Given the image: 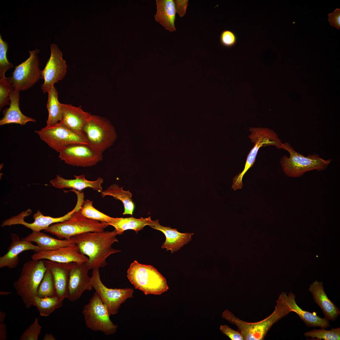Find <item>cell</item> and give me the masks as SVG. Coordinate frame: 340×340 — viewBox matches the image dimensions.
I'll return each mask as SVG.
<instances>
[{"label":"cell","mask_w":340,"mask_h":340,"mask_svg":"<svg viewBox=\"0 0 340 340\" xmlns=\"http://www.w3.org/2000/svg\"><path fill=\"white\" fill-rule=\"evenodd\" d=\"M117 235L115 230L111 231L89 232L73 236L70 239L80 252L88 256L86 265L90 270L105 267L109 256L121 252L112 247L113 243L118 241L116 237Z\"/></svg>","instance_id":"6da1fadb"},{"label":"cell","mask_w":340,"mask_h":340,"mask_svg":"<svg viewBox=\"0 0 340 340\" xmlns=\"http://www.w3.org/2000/svg\"><path fill=\"white\" fill-rule=\"evenodd\" d=\"M286 296V293L282 292L276 301L277 304L273 312L259 321H244L236 317L228 309L223 311L222 317L237 327L238 331L242 335L244 340H263L269 329L275 323L292 312V309L287 303Z\"/></svg>","instance_id":"7a4b0ae2"},{"label":"cell","mask_w":340,"mask_h":340,"mask_svg":"<svg viewBox=\"0 0 340 340\" xmlns=\"http://www.w3.org/2000/svg\"><path fill=\"white\" fill-rule=\"evenodd\" d=\"M127 277L135 289L145 295H160L169 289L166 279L154 267L139 263H132L127 270Z\"/></svg>","instance_id":"3957f363"},{"label":"cell","mask_w":340,"mask_h":340,"mask_svg":"<svg viewBox=\"0 0 340 340\" xmlns=\"http://www.w3.org/2000/svg\"><path fill=\"white\" fill-rule=\"evenodd\" d=\"M47 268L43 260L32 259L24 264L19 278L13 284L26 308L33 306L39 286Z\"/></svg>","instance_id":"277c9868"},{"label":"cell","mask_w":340,"mask_h":340,"mask_svg":"<svg viewBox=\"0 0 340 340\" xmlns=\"http://www.w3.org/2000/svg\"><path fill=\"white\" fill-rule=\"evenodd\" d=\"M282 149L287 151L290 156L288 157L284 155L280 162L285 173L290 177L298 178L314 170L324 171L332 161L330 159L324 160L315 153L305 156L295 150L288 143L283 144Z\"/></svg>","instance_id":"5b68a950"},{"label":"cell","mask_w":340,"mask_h":340,"mask_svg":"<svg viewBox=\"0 0 340 340\" xmlns=\"http://www.w3.org/2000/svg\"><path fill=\"white\" fill-rule=\"evenodd\" d=\"M79 211L74 212L67 220L52 224L43 231L55 235L60 239H70L73 236L87 232L104 231L109 226L107 223L85 217Z\"/></svg>","instance_id":"8992f818"},{"label":"cell","mask_w":340,"mask_h":340,"mask_svg":"<svg viewBox=\"0 0 340 340\" xmlns=\"http://www.w3.org/2000/svg\"><path fill=\"white\" fill-rule=\"evenodd\" d=\"M83 131L88 145L101 154L116 138L114 127L106 118L99 115H92Z\"/></svg>","instance_id":"52a82bcc"},{"label":"cell","mask_w":340,"mask_h":340,"mask_svg":"<svg viewBox=\"0 0 340 340\" xmlns=\"http://www.w3.org/2000/svg\"><path fill=\"white\" fill-rule=\"evenodd\" d=\"M249 130L251 134L248 137L251 142L254 144V145L248 155L244 169L233 179L232 188L234 190L242 188L243 176L254 165L258 150L261 147L273 145L277 149H280L283 145L277 134L271 129L267 128H251Z\"/></svg>","instance_id":"ba28073f"},{"label":"cell","mask_w":340,"mask_h":340,"mask_svg":"<svg viewBox=\"0 0 340 340\" xmlns=\"http://www.w3.org/2000/svg\"><path fill=\"white\" fill-rule=\"evenodd\" d=\"M86 326L92 330L109 335L115 334L118 326L110 320L108 310L95 292L82 311Z\"/></svg>","instance_id":"9c48e42d"},{"label":"cell","mask_w":340,"mask_h":340,"mask_svg":"<svg viewBox=\"0 0 340 340\" xmlns=\"http://www.w3.org/2000/svg\"><path fill=\"white\" fill-rule=\"evenodd\" d=\"M29 58L15 67L12 76L7 78L14 89L20 91L28 90L32 87L41 78V71L39 67L38 54L39 50L36 48L29 51Z\"/></svg>","instance_id":"30bf717a"},{"label":"cell","mask_w":340,"mask_h":340,"mask_svg":"<svg viewBox=\"0 0 340 340\" xmlns=\"http://www.w3.org/2000/svg\"><path fill=\"white\" fill-rule=\"evenodd\" d=\"M35 132L42 140L58 152L71 144L88 145L86 137L76 133L60 122Z\"/></svg>","instance_id":"8fae6325"},{"label":"cell","mask_w":340,"mask_h":340,"mask_svg":"<svg viewBox=\"0 0 340 340\" xmlns=\"http://www.w3.org/2000/svg\"><path fill=\"white\" fill-rule=\"evenodd\" d=\"M91 283L110 315L117 314L121 304L133 297L134 290L131 288L112 289L106 287L101 281L99 269H93Z\"/></svg>","instance_id":"7c38bea8"},{"label":"cell","mask_w":340,"mask_h":340,"mask_svg":"<svg viewBox=\"0 0 340 340\" xmlns=\"http://www.w3.org/2000/svg\"><path fill=\"white\" fill-rule=\"evenodd\" d=\"M77 197V202L74 208L63 216L53 218L49 216H45L39 210H38L33 215L34 221L31 223H28L24 220L25 218L29 216L32 212L31 210L28 209L25 211H23L19 214L4 221L2 222L1 226L3 227L13 225L21 224L31 229L33 231L40 232L42 230H44L53 224L62 222L67 220L74 212L79 210L82 203L84 201V197L81 195H78Z\"/></svg>","instance_id":"4fadbf2b"},{"label":"cell","mask_w":340,"mask_h":340,"mask_svg":"<svg viewBox=\"0 0 340 340\" xmlns=\"http://www.w3.org/2000/svg\"><path fill=\"white\" fill-rule=\"evenodd\" d=\"M59 153V157L61 161L74 166L91 167L103 160L102 154L84 144L69 145L61 150Z\"/></svg>","instance_id":"5bb4252c"},{"label":"cell","mask_w":340,"mask_h":340,"mask_svg":"<svg viewBox=\"0 0 340 340\" xmlns=\"http://www.w3.org/2000/svg\"><path fill=\"white\" fill-rule=\"evenodd\" d=\"M50 48V57L41 71V78L44 79V82L41 88L44 93L49 92L54 83L65 77L67 72L66 61L63 58L62 52L57 45L51 44Z\"/></svg>","instance_id":"9a60e30c"},{"label":"cell","mask_w":340,"mask_h":340,"mask_svg":"<svg viewBox=\"0 0 340 340\" xmlns=\"http://www.w3.org/2000/svg\"><path fill=\"white\" fill-rule=\"evenodd\" d=\"M89 270L86 262L75 263L69 275L68 295L67 298L74 302L79 299L85 291H90L93 287L91 283V277L88 275Z\"/></svg>","instance_id":"2e32d148"},{"label":"cell","mask_w":340,"mask_h":340,"mask_svg":"<svg viewBox=\"0 0 340 340\" xmlns=\"http://www.w3.org/2000/svg\"><path fill=\"white\" fill-rule=\"evenodd\" d=\"M35 260L47 259L62 263L86 262L88 258L81 253L77 246H73L60 247L51 251L41 250L36 252L31 256Z\"/></svg>","instance_id":"e0dca14e"},{"label":"cell","mask_w":340,"mask_h":340,"mask_svg":"<svg viewBox=\"0 0 340 340\" xmlns=\"http://www.w3.org/2000/svg\"><path fill=\"white\" fill-rule=\"evenodd\" d=\"M43 260L46 267L52 275L57 296L63 300L67 299L69 273L75 262L62 263Z\"/></svg>","instance_id":"ac0fdd59"},{"label":"cell","mask_w":340,"mask_h":340,"mask_svg":"<svg viewBox=\"0 0 340 340\" xmlns=\"http://www.w3.org/2000/svg\"><path fill=\"white\" fill-rule=\"evenodd\" d=\"M62 118L60 122L76 133L86 137L83 128L92 115L83 111L81 106L77 107L62 104Z\"/></svg>","instance_id":"d6986e66"},{"label":"cell","mask_w":340,"mask_h":340,"mask_svg":"<svg viewBox=\"0 0 340 340\" xmlns=\"http://www.w3.org/2000/svg\"><path fill=\"white\" fill-rule=\"evenodd\" d=\"M12 242L8 248V252L0 258V268L7 267L9 269L15 268L19 263V254L27 250L37 252L42 249L37 245L31 242L20 239L16 234H11Z\"/></svg>","instance_id":"ffe728a7"},{"label":"cell","mask_w":340,"mask_h":340,"mask_svg":"<svg viewBox=\"0 0 340 340\" xmlns=\"http://www.w3.org/2000/svg\"><path fill=\"white\" fill-rule=\"evenodd\" d=\"M150 226L153 229L162 232L164 234L166 240L161 247L166 248L167 251L171 250L172 253L178 251L184 245L191 241V237L194 235L193 233H181L178 231L177 229L161 225L158 220L153 221Z\"/></svg>","instance_id":"44dd1931"},{"label":"cell","mask_w":340,"mask_h":340,"mask_svg":"<svg viewBox=\"0 0 340 340\" xmlns=\"http://www.w3.org/2000/svg\"><path fill=\"white\" fill-rule=\"evenodd\" d=\"M74 179H66L57 175L56 178L50 180V183L53 186L59 189L71 188L81 192L86 188H90L99 192L103 191L101 185L103 182V179L101 177H98L93 181L86 179L84 174L74 175Z\"/></svg>","instance_id":"7402d4cb"},{"label":"cell","mask_w":340,"mask_h":340,"mask_svg":"<svg viewBox=\"0 0 340 340\" xmlns=\"http://www.w3.org/2000/svg\"><path fill=\"white\" fill-rule=\"evenodd\" d=\"M309 290L312 293L316 303L322 309L325 317L332 321L336 320L340 314V311L328 298L322 283L316 281L310 285Z\"/></svg>","instance_id":"603a6c76"},{"label":"cell","mask_w":340,"mask_h":340,"mask_svg":"<svg viewBox=\"0 0 340 340\" xmlns=\"http://www.w3.org/2000/svg\"><path fill=\"white\" fill-rule=\"evenodd\" d=\"M20 92L18 90L14 89L10 94L9 106L4 110L3 117L0 120V125L10 123L24 125L28 122H36L35 119L26 116L20 111Z\"/></svg>","instance_id":"cb8c5ba5"},{"label":"cell","mask_w":340,"mask_h":340,"mask_svg":"<svg viewBox=\"0 0 340 340\" xmlns=\"http://www.w3.org/2000/svg\"><path fill=\"white\" fill-rule=\"evenodd\" d=\"M157 11L155 15L156 21L170 32L176 31L175 21L176 13L173 0H156Z\"/></svg>","instance_id":"d4e9b609"},{"label":"cell","mask_w":340,"mask_h":340,"mask_svg":"<svg viewBox=\"0 0 340 340\" xmlns=\"http://www.w3.org/2000/svg\"><path fill=\"white\" fill-rule=\"evenodd\" d=\"M22 240L36 243L42 250L48 251L76 245L71 239H58L44 233L32 231Z\"/></svg>","instance_id":"484cf974"},{"label":"cell","mask_w":340,"mask_h":340,"mask_svg":"<svg viewBox=\"0 0 340 340\" xmlns=\"http://www.w3.org/2000/svg\"><path fill=\"white\" fill-rule=\"evenodd\" d=\"M295 298L293 293H289L286 296L287 303L292 309V311L297 313L308 326H319L324 329L330 326L328 320L325 317L321 318L315 312H310L300 308L296 303Z\"/></svg>","instance_id":"4316f807"},{"label":"cell","mask_w":340,"mask_h":340,"mask_svg":"<svg viewBox=\"0 0 340 340\" xmlns=\"http://www.w3.org/2000/svg\"><path fill=\"white\" fill-rule=\"evenodd\" d=\"M153 222L150 216L146 218L141 217L139 218L133 217L116 218L114 220L108 224L115 228L118 235H121L124 231L128 230H133L137 233L145 226H150Z\"/></svg>","instance_id":"83f0119b"},{"label":"cell","mask_w":340,"mask_h":340,"mask_svg":"<svg viewBox=\"0 0 340 340\" xmlns=\"http://www.w3.org/2000/svg\"><path fill=\"white\" fill-rule=\"evenodd\" d=\"M123 187H120L118 185L113 184L107 189L101 193V196L104 197L106 196H110L116 199L121 201L124 207L123 215H132L135 208L134 204L132 199V194L129 191L123 190Z\"/></svg>","instance_id":"f1b7e54d"},{"label":"cell","mask_w":340,"mask_h":340,"mask_svg":"<svg viewBox=\"0 0 340 340\" xmlns=\"http://www.w3.org/2000/svg\"><path fill=\"white\" fill-rule=\"evenodd\" d=\"M48 93L47 108L48 115L46 126L59 122L61 120L62 115V104L58 101V93L56 89L54 87Z\"/></svg>","instance_id":"f546056e"},{"label":"cell","mask_w":340,"mask_h":340,"mask_svg":"<svg viewBox=\"0 0 340 340\" xmlns=\"http://www.w3.org/2000/svg\"><path fill=\"white\" fill-rule=\"evenodd\" d=\"M63 301L58 296L44 298L36 296L33 306L37 308L41 316L47 317L56 309L62 307Z\"/></svg>","instance_id":"4dcf8cb0"},{"label":"cell","mask_w":340,"mask_h":340,"mask_svg":"<svg viewBox=\"0 0 340 340\" xmlns=\"http://www.w3.org/2000/svg\"><path fill=\"white\" fill-rule=\"evenodd\" d=\"M93 201L88 199L83 201L79 211L82 215L87 218L107 224L115 220V218L110 217L96 209L93 207Z\"/></svg>","instance_id":"1f68e13d"},{"label":"cell","mask_w":340,"mask_h":340,"mask_svg":"<svg viewBox=\"0 0 340 340\" xmlns=\"http://www.w3.org/2000/svg\"><path fill=\"white\" fill-rule=\"evenodd\" d=\"M37 296L40 298L57 296L53 278L50 270L48 268L38 288Z\"/></svg>","instance_id":"d6a6232c"},{"label":"cell","mask_w":340,"mask_h":340,"mask_svg":"<svg viewBox=\"0 0 340 340\" xmlns=\"http://www.w3.org/2000/svg\"><path fill=\"white\" fill-rule=\"evenodd\" d=\"M304 335L306 337L316 338L318 340H338L340 339V328H332L330 330L324 328L314 329L304 333Z\"/></svg>","instance_id":"836d02e7"},{"label":"cell","mask_w":340,"mask_h":340,"mask_svg":"<svg viewBox=\"0 0 340 340\" xmlns=\"http://www.w3.org/2000/svg\"><path fill=\"white\" fill-rule=\"evenodd\" d=\"M8 44L4 41L0 35V76L1 78H6L5 72L13 67V64L9 62L7 59V53Z\"/></svg>","instance_id":"e575fe53"},{"label":"cell","mask_w":340,"mask_h":340,"mask_svg":"<svg viewBox=\"0 0 340 340\" xmlns=\"http://www.w3.org/2000/svg\"><path fill=\"white\" fill-rule=\"evenodd\" d=\"M14 88L7 80L0 79V110L5 105H9V96L13 92Z\"/></svg>","instance_id":"d590c367"},{"label":"cell","mask_w":340,"mask_h":340,"mask_svg":"<svg viewBox=\"0 0 340 340\" xmlns=\"http://www.w3.org/2000/svg\"><path fill=\"white\" fill-rule=\"evenodd\" d=\"M42 327L39 323V319L36 318L33 322L24 332L20 340H37Z\"/></svg>","instance_id":"8d00e7d4"},{"label":"cell","mask_w":340,"mask_h":340,"mask_svg":"<svg viewBox=\"0 0 340 340\" xmlns=\"http://www.w3.org/2000/svg\"><path fill=\"white\" fill-rule=\"evenodd\" d=\"M220 40L222 45L224 47L229 48L235 45L237 41L235 34L229 30H225L221 33Z\"/></svg>","instance_id":"74e56055"},{"label":"cell","mask_w":340,"mask_h":340,"mask_svg":"<svg viewBox=\"0 0 340 340\" xmlns=\"http://www.w3.org/2000/svg\"><path fill=\"white\" fill-rule=\"evenodd\" d=\"M219 329L223 334L232 340H244L242 335L238 331L233 330L227 325H221Z\"/></svg>","instance_id":"f35d334b"},{"label":"cell","mask_w":340,"mask_h":340,"mask_svg":"<svg viewBox=\"0 0 340 340\" xmlns=\"http://www.w3.org/2000/svg\"><path fill=\"white\" fill-rule=\"evenodd\" d=\"M328 22L330 25L340 29V9L336 8L333 13L328 14Z\"/></svg>","instance_id":"ab89813d"},{"label":"cell","mask_w":340,"mask_h":340,"mask_svg":"<svg viewBox=\"0 0 340 340\" xmlns=\"http://www.w3.org/2000/svg\"><path fill=\"white\" fill-rule=\"evenodd\" d=\"M176 13L180 17H183L186 13L188 6V0H174Z\"/></svg>","instance_id":"60d3db41"},{"label":"cell","mask_w":340,"mask_h":340,"mask_svg":"<svg viewBox=\"0 0 340 340\" xmlns=\"http://www.w3.org/2000/svg\"><path fill=\"white\" fill-rule=\"evenodd\" d=\"M7 338L6 324L3 323H0V340H5Z\"/></svg>","instance_id":"b9f144b4"},{"label":"cell","mask_w":340,"mask_h":340,"mask_svg":"<svg viewBox=\"0 0 340 340\" xmlns=\"http://www.w3.org/2000/svg\"><path fill=\"white\" fill-rule=\"evenodd\" d=\"M43 340H55V338L52 334H46L43 338Z\"/></svg>","instance_id":"7bdbcfd3"},{"label":"cell","mask_w":340,"mask_h":340,"mask_svg":"<svg viewBox=\"0 0 340 340\" xmlns=\"http://www.w3.org/2000/svg\"><path fill=\"white\" fill-rule=\"evenodd\" d=\"M6 316V314L5 313L2 311H0V323H3Z\"/></svg>","instance_id":"ee69618b"},{"label":"cell","mask_w":340,"mask_h":340,"mask_svg":"<svg viewBox=\"0 0 340 340\" xmlns=\"http://www.w3.org/2000/svg\"><path fill=\"white\" fill-rule=\"evenodd\" d=\"M11 293V292L6 291H1L0 295H8Z\"/></svg>","instance_id":"f6af8a7d"}]
</instances>
